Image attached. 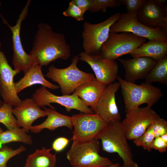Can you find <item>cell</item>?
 I'll list each match as a JSON object with an SVG mask.
<instances>
[{
	"instance_id": "cell-11",
	"label": "cell",
	"mask_w": 167,
	"mask_h": 167,
	"mask_svg": "<svg viewBox=\"0 0 167 167\" xmlns=\"http://www.w3.org/2000/svg\"><path fill=\"white\" fill-rule=\"evenodd\" d=\"M74 129L71 140L84 141L95 138L109 122L99 115L80 112L71 117Z\"/></svg>"
},
{
	"instance_id": "cell-33",
	"label": "cell",
	"mask_w": 167,
	"mask_h": 167,
	"mask_svg": "<svg viewBox=\"0 0 167 167\" xmlns=\"http://www.w3.org/2000/svg\"><path fill=\"white\" fill-rule=\"evenodd\" d=\"M69 141L70 140L65 137L58 138L53 142L52 148L57 152H60L65 148Z\"/></svg>"
},
{
	"instance_id": "cell-36",
	"label": "cell",
	"mask_w": 167,
	"mask_h": 167,
	"mask_svg": "<svg viewBox=\"0 0 167 167\" xmlns=\"http://www.w3.org/2000/svg\"><path fill=\"white\" fill-rule=\"evenodd\" d=\"M107 167H121V166L118 163H113L112 165Z\"/></svg>"
},
{
	"instance_id": "cell-4",
	"label": "cell",
	"mask_w": 167,
	"mask_h": 167,
	"mask_svg": "<svg viewBox=\"0 0 167 167\" xmlns=\"http://www.w3.org/2000/svg\"><path fill=\"white\" fill-rule=\"evenodd\" d=\"M117 79L121 92L126 113L142 104L152 107L163 96L161 89L145 82L139 85L128 82L118 75Z\"/></svg>"
},
{
	"instance_id": "cell-40",
	"label": "cell",
	"mask_w": 167,
	"mask_h": 167,
	"mask_svg": "<svg viewBox=\"0 0 167 167\" xmlns=\"http://www.w3.org/2000/svg\"><path fill=\"white\" fill-rule=\"evenodd\" d=\"M2 143L0 141V148H2Z\"/></svg>"
},
{
	"instance_id": "cell-41",
	"label": "cell",
	"mask_w": 167,
	"mask_h": 167,
	"mask_svg": "<svg viewBox=\"0 0 167 167\" xmlns=\"http://www.w3.org/2000/svg\"><path fill=\"white\" fill-rule=\"evenodd\" d=\"M2 6V3L1 2H0V8L1 7V6Z\"/></svg>"
},
{
	"instance_id": "cell-29",
	"label": "cell",
	"mask_w": 167,
	"mask_h": 167,
	"mask_svg": "<svg viewBox=\"0 0 167 167\" xmlns=\"http://www.w3.org/2000/svg\"><path fill=\"white\" fill-rule=\"evenodd\" d=\"M26 150L22 145L15 150L7 146L2 147L0 148V167H7V162L11 158Z\"/></svg>"
},
{
	"instance_id": "cell-30",
	"label": "cell",
	"mask_w": 167,
	"mask_h": 167,
	"mask_svg": "<svg viewBox=\"0 0 167 167\" xmlns=\"http://www.w3.org/2000/svg\"><path fill=\"white\" fill-rule=\"evenodd\" d=\"M85 13L72 0L69 3L67 8L63 12L62 14L65 16L72 17L77 21H81L84 20Z\"/></svg>"
},
{
	"instance_id": "cell-21",
	"label": "cell",
	"mask_w": 167,
	"mask_h": 167,
	"mask_svg": "<svg viewBox=\"0 0 167 167\" xmlns=\"http://www.w3.org/2000/svg\"><path fill=\"white\" fill-rule=\"evenodd\" d=\"M43 108L46 112L47 117L41 124L32 126L30 130L31 132L37 134L39 133L44 129L52 131L62 126H65L72 130L73 125L71 117L62 114L54 109L48 108L45 107Z\"/></svg>"
},
{
	"instance_id": "cell-37",
	"label": "cell",
	"mask_w": 167,
	"mask_h": 167,
	"mask_svg": "<svg viewBox=\"0 0 167 167\" xmlns=\"http://www.w3.org/2000/svg\"><path fill=\"white\" fill-rule=\"evenodd\" d=\"M160 137L165 141L167 142V133L164 134Z\"/></svg>"
},
{
	"instance_id": "cell-14",
	"label": "cell",
	"mask_w": 167,
	"mask_h": 167,
	"mask_svg": "<svg viewBox=\"0 0 167 167\" xmlns=\"http://www.w3.org/2000/svg\"><path fill=\"white\" fill-rule=\"evenodd\" d=\"M1 47L0 41V95L4 103L15 107L22 101L16 91L14 81V77L21 71L11 68L4 52L1 51Z\"/></svg>"
},
{
	"instance_id": "cell-13",
	"label": "cell",
	"mask_w": 167,
	"mask_h": 167,
	"mask_svg": "<svg viewBox=\"0 0 167 167\" xmlns=\"http://www.w3.org/2000/svg\"><path fill=\"white\" fill-rule=\"evenodd\" d=\"M80 60L87 63L93 71L96 79L105 85L114 82L118 76V66L115 61L98 55L80 53Z\"/></svg>"
},
{
	"instance_id": "cell-24",
	"label": "cell",
	"mask_w": 167,
	"mask_h": 167,
	"mask_svg": "<svg viewBox=\"0 0 167 167\" xmlns=\"http://www.w3.org/2000/svg\"><path fill=\"white\" fill-rule=\"evenodd\" d=\"M27 133L24 128L16 126L2 132L0 134V141L2 144L19 142L31 144L32 143V137Z\"/></svg>"
},
{
	"instance_id": "cell-9",
	"label": "cell",
	"mask_w": 167,
	"mask_h": 167,
	"mask_svg": "<svg viewBox=\"0 0 167 167\" xmlns=\"http://www.w3.org/2000/svg\"><path fill=\"white\" fill-rule=\"evenodd\" d=\"M137 14H121L118 20L111 27L110 32H129L149 41H167V31L160 28H151L143 25L138 21Z\"/></svg>"
},
{
	"instance_id": "cell-31",
	"label": "cell",
	"mask_w": 167,
	"mask_h": 167,
	"mask_svg": "<svg viewBox=\"0 0 167 167\" xmlns=\"http://www.w3.org/2000/svg\"><path fill=\"white\" fill-rule=\"evenodd\" d=\"M155 138L167 133V122L158 115L151 125Z\"/></svg>"
},
{
	"instance_id": "cell-2",
	"label": "cell",
	"mask_w": 167,
	"mask_h": 167,
	"mask_svg": "<svg viewBox=\"0 0 167 167\" xmlns=\"http://www.w3.org/2000/svg\"><path fill=\"white\" fill-rule=\"evenodd\" d=\"M101 141L102 149L109 153H116L122 158L121 167H138L133 159V154L120 120L109 122L95 138Z\"/></svg>"
},
{
	"instance_id": "cell-23",
	"label": "cell",
	"mask_w": 167,
	"mask_h": 167,
	"mask_svg": "<svg viewBox=\"0 0 167 167\" xmlns=\"http://www.w3.org/2000/svg\"><path fill=\"white\" fill-rule=\"evenodd\" d=\"M52 149L44 147L36 149L28 155L24 167H55L57 158L55 154L50 152Z\"/></svg>"
},
{
	"instance_id": "cell-17",
	"label": "cell",
	"mask_w": 167,
	"mask_h": 167,
	"mask_svg": "<svg viewBox=\"0 0 167 167\" xmlns=\"http://www.w3.org/2000/svg\"><path fill=\"white\" fill-rule=\"evenodd\" d=\"M13 114L17 118L18 126L22 127L28 133L32 123L37 119L47 116L46 112L32 98L22 100L18 105L13 108Z\"/></svg>"
},
{
	"instance_id": "cell-1",
	"label": "cell",
	"mask_w": 167,
	"mask_h": 167,
	"mask_svg": "<svg viewBox=\"0 0 167 167\" xmlns=\"http://www.w3.org/2000/svg\"><path fill=\"white\" fill-rule=\"evenodd\" d=\"M71 53L63 34L55 32L47 23L38 24L29 54L37 59L39 65L47 66L57 59L67 60Z\"/></svg>"
},
{
	"instance_id": "cell-28",
	"label": "cell",
	"mask_w": 167,
	"mask_h": 167,
	"mask_svg": "<svg viewBox=\"0 0 167 167\" xmlns=\"http://www.w3.org/2000/svg\"><path fill=\"white\" fill-rule=\"evenodd\" d=\"M89 11L92 13L101 11L105 12L108 8H114L121 5L120 0H91Z\"/></svg>"
},
{
	"instance_id": "cell-38",
	"label": "cell",
	"mask_w": 167,
	"mask_h": 167,
	"mask_svg": "<svg viewBox=\"0 0 167 167\" xmlns=\"http://www.w3.org/2000/svg\"><path fill=\"white\" fill-rule=\"evenodd\" d=\"M4 102L0 100V107H1L3 104Z\"/></svg>"
},
{
	"instance_id": "cell-19",
	"label": "cell",
	"mask_w": 167,
	"mask_h": 167,
	"mask_svg": "<svg viewBox=\"0 0 167 167\" xmlns=\"http://www.w3.org/2000/svg\"><path fill=\"white\" fill-rule=\"evenodd\" d=\"M42 67L39 64L34 65L24 74L23 77L15 82V87L17 94L25 88L36 84L52 90L60 88L58 86L45 79L42 71Z\"/></svg>"
},
{
	"instance_id": "cell-12",
	"label": "cell",
	"mask_w": 167,
	"mask_h": 167,
	"mask_svg": "<svg viewBox=\"0 0 167 167\" xmlns=\"http://www.w3.org/2000/svg\"><path fill=\"white\" fill-rule=\"evenodd\" d=\"M41 107L48 106L55 109L50 103L58 104L64 106L66 111L69 112L72 109L79 110L81 112L94 113L93 111L87 106L75 94L58 96L49 91L46 88L42 86L37 88L32 95V97Z\"/></svg>"
},
{
	"instance_id": "cell-32",
	"label": "cell",
	"mask_w": 167,
	"mask_h": 167,
	"mask_svg": "<svg viewBox=\"0 0 167 167\" xmlns=\"http://www.w3.org/2000/svg\"><path fill=\"white\" fill-rule=\"evenodd\" d=\"M146 0H120L121 5H125L127 13H135L138 12Z\"/></svg>"
},
{
	"instance_id": "cell-22",
	"label": "cell",
	"mask_w": 167,
	"mask_h": 167,
	"mask_svg": "<svg viewBox=\"0 0 167 167\" xmlns=\"http://www.w3.org/2000/svg\"><path fill=\"white\" fill-rule=\"evenodd\" d=\"M167 41H149L130 53L133 58L147 57L159 61L167 55Z\"/></svg>"
},
{
	"instance_id": "cell-25",
	"label": "cell",
	"mask_w": 167,
	"mask_h": 167,
	"mask_svg": "<svg viewBox=\"0 0 167 167\" xmlns=\"http://www.w3.org/2000/svg\"><path fill=\"white\" fill-rule=\"evenodd\" d=\"M145 79L147 83L157 82L167 85V55L158 61Z\"/></svg>"
},
{
	"instance_id": "cell-39",
	"label": "cell",
	"mask_w": 167,
	"mask_h": 167,
	"mask_svg": "<svg viewBox=\"0 0 167 167\" xmlns=\"http://www.w3.org/2000/svg\"><path fill=\"white\" fill-rule=\"evenodd\" d=\"M3 131L2 130V129L0 127V134Z\"/></svg>"
},
{
	"instance_id": "cell-27",
	"label": "cell",
	"mask_w": 167,
	"mask_h": 167,
	"mask_svg": "<svg viewBox=\"0 0 167 167\" xmlns=\"http://www.w3.org/2000/svg\"><path fill=\"white\" fill-rule=\"evenodd\" d=\"M155 138L152 128L150 125L142 135L133 140V142L137 146L141 147L144 150L150 152L151 145Z\"/></svg>"
},
{
	"instance_id": "cell-5",
	"label": "cell",
	"mask_w": 167,
	"mask_h": 167,
	"mask_svg": "<svg viewBox=\"0 0 167 167\" xmlns=\"http://www.w3.org/2000/svg\"><path fill=\"white\" fill-rule=\"evenodd\" d=\"M79 56H75L71 64L63 68H58L54 65L50 66L45 76L57 83L63 95H70L80 85L96 79L94 75L80 70L77 64Z\"/></svg>"
},
{
	"instance_id": "cell-26",
	"label": "cell",
	"mask_w": 167,
	"mask_h": 167,
	"mask_svg": "<svg viewBox=\"0 0 167 167\" xmlns=\"http://www.w3.org/2000/svg\"><path fill=\"white\" fill-rule=\"evenodd\" d=\"M13 106L4 103L0 107V123L8 129L18 126L17 119L13 114Z\"/></svg>"
},
{
	"instance_id": "cell-3",
	"label": "cell",
	"mask_w": 167,
	"mask_h": 167,
	"mask_svg": "<svg viewBox=\"0 0 167 167\" xmlns=\"http://www.w3.org/2000/svg\"><path fill=\"white\" fill-rule=\"evenodd\" d=\"M100 143L94 138L84 141L73 140L66 157L73 167H107L113 163L99 154Z\"/></svg>"
},
{
	"instance_id": "cell-35",
	"label": "cell",
	"mask_w": 167,
	"mask_h": 167,
	"mask_svg": "<svg viewBox=\"0 0 167 167\" xmlns=\"http://www.w3.org/2000/svg\"><path fill=\"white\" fill-rule=\"evenodd\" d=\"M85 12L89 10L91 5V0H72Z\"/></svg>"
},
{
	"instance_id": "cell-15",
	"label": "cell",
	"mask_w": 167,
	"mask_h": 167,
	"mask_svg": "<svg viewBox=\"0 0 167 167\" xmlns=\"http://www.w3.org/2000/svg\"><path fill=\"white\" fill-rule=\"evenodd\" d=\"M138 21L151 28H161L167 32V6L157 0H146L137 12Z\"/></svg>"
},
{
	"instance_id": "cell-10",
	"label": "cell",
	"mask_w": 167,
	"mask_h": 167,
	"mask_svg": "<svg viewBox=\"0 0 167 167\" xmlns=\"http://www.w3.org/2000/svg\"><path fill=\"white\" fill-rule=\"evenodd\" d=\"M122 122L128 140H133L142 135L159 115L152 107H138L128 111Z\"/></svg>"
},
{
	"instance_id": "cell-34",
	"label": "cell",
	"mask_w": 167,
	"mask_h": 167,
	"mask_svg": "<svg viewBox=\"0 0 167 167\" xmlns=\"http://www.w3.org/2000/svg\"><path fill=\"white\" fill-rule=\"evenodd\" d=\"M151 148L157 150L161 153L165 152L167 149V142L160 136L155 137L152 143Z\"/></svg>"
},
{
	"instance_id": "cell-20",
	"label": "cell",
	"mask_w": 167,
	"mask_h": 167,
	"mask_svg": "<svg viewBox=\"0 0 167 167\" xmlns=\"http://www.w3.org/2000/svg\"><path fill=\"white\" fill-rule=\"evenodd\" d=\"M106 86L96 79L80 85L73 93L94 112L97 102Z\"/></svg>"
},
{
	"instance_id": "cell-6",
	"label": "cell",
	"mask_w": 167,
	"mask_h": 167,
	"mask_svg": "<svg viewBox=\"0 0 167 167\" xmlns=\"http://www.w3.org/2000/svg\"><path fill=\"white\" fill-rule=\"evenodd\" d=\"M31 0H28L19 15L15 25H10L3 16H0L3 23L9 28L12 34L13 55L12 63L14 69L22 71L24 74L34 65L39 64L36 57L27 53L23 47L20 37L22 23L27 17Z\"/></svg>"
},
{
	"instance_id": "cell-8",
	"label": "cell",
	"mask_w": 167,
	"mask_h": 167,
	"mask_svg": "<svg viewBox=\"0 0 167 167\" xmlns=\"http://www.w3.org/2000/svg\"><path fill=\"white\" fill-rule=\"evenodd\" d=\"M121 14L116 12L98 24L84 22L81 33L84 52L90 55L99 54L101 46L109 36L111 27L118 20Z\"/></svg>"
},
{
	"instance_id": "cell-18",
	"label": "cell",
	"mask_w": 167,
	"mask_h": 167,
	"mask_svg": "<svg viewBox=\"0 0 167 167\" xmlns=\"http://www.w3.org/2000/svg\"><path fill=\"white\" fill-rule=\"evenodd\" d=\"M118 60L125 69L124 79L133 83L138 79H145L158 61L147 57Z\"/></svg>"
},
{
	"instance_id": "cell-7",
	"label": "cell",
	"mask_w": 167,
	"mask_h": 167,
	"mask_svg": "<svg viewBox=\"0 0 167 167\" xmlns=\"http://www.w3.org/2000/svg\"><path fill=\"white\" fill-rule=\"evenodd\" d=\"M110 32L101 46L99 54L102 57L115 60L125 54H130L144 43L146 39L129 32Z\"/></svg>"
},
{
	"instance_id": "cell-16",
	"label": "cell",
	"mask_w": 167,
	"mask_h": 167,
	"mask_svg": "<svg viewBox=\"0 0 167 167\" xmlns=\"http://www.w3.org/2000/svg\"><path fill=\"white\" fill-rule=\"evenodd\" d=\"M120 87L118 82L107 85L96 103L94 112L108 122L120 120L121 115L115 99V94Z\"/></svg>"
}]
</instances>
